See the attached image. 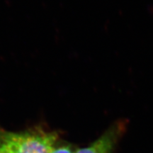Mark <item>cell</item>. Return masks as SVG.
I'll list each match as a JSON object with an SVG mask.
<instances>
[{
    "label": "cell",
    "mask_w": 153,
    "mask_h": 153,
    "mask_svg": "<svg viewBox=\"0 0 153 153\" xmlns=\"http://www.w3.org/2000/svg\"><path fill=\"white\" fill-rule=\"evenodd\" d=\"M0 135L11 153H50L58 140L56 132L48 131L41 126L21 132L0 128Z\"/></svg>",
    "instance_id": "1"
},
{
    "label": "cell",
    "mask_w": 153,
    "mask_h": 153,
    "mask_svg": "<svg viewBox=\"0 0 153 153\" xmlns=\"http://www.w3.org/2000/svg\"><path fill=\"white\" fill-rule=\"evenodd\" d=\"M128 120H117L99 138L86 148L77 149L74 153H114L118 143L127 129Z\"/></svg>",
    "instance_id": "2"
},
{
    "label": "cell",
    "mask_w": 153,
    "mask_h": 153,
    "mask_svg": "<svg viewBox=\"0 0 153 153\" xmlns=\"http://www.w3.org/2000/svg\"><path fill=\"white\" fill-rule=\"evenodd\" d=\"M75 150H73L69 145H62L60 147H55L50 153H74Z\"/></svg>",
    "instance_id": "3"
},
{
    "label": "cell",
    "mask_w": 153,
    "mask_h": 153,
    "mask_svg": "<svg viewBox=\"0 0 153 153\" xmlns=\"http://www.w3.org/2000/svg\"><path fill=\"white\" fill-rule=\"evenodd\" d=\"M0 153H11L8 147L4 142L1 135H0Z\"/></svg>",
    "instance_id": "4"
}]
</instances>
